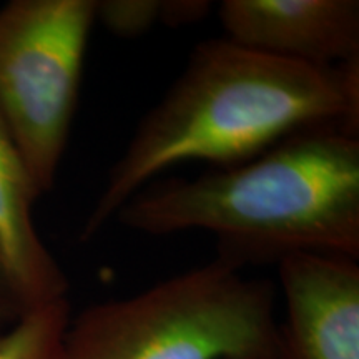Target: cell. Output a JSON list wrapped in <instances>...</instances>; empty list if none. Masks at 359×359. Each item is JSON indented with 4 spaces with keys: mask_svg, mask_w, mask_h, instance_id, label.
<instances>
[{
    "mask_svg": "<svg viewBox=\"0 0 359 359\" xmlns=\"http://www.w3.org/2000/svg\"><path fill=\"white\" fill-rule=\"evenodd\" d=\"M358 133L359 60L318 69L268 57L228 39L196 45L165 97L138 123L82 228L88 241L168 168L230 167L314 128Z\"/></svg>",
    "mask_w": 359,
    "mask_h": 359,
    "instance_id": "6da1fadb",
    "label": "cell"
},
{
    "mask_svg": "<svg viewBox=\"0 0 359 359\" xmlns=\"http://www.w3.org/2000/svg\"><path fill=\"white\" fill-rule=\"evenodd\" d=\"M115 222L150 236L212 233L233 266L299 253L359 259V137L326 127L193 178L154 180Z\"/></svg>",
    "mask_w": 359,
    "mask_h": 359,
    "instance_id": "7a4b0ae2",
    "label": "cell"
},
{
    "mask_svg": "<svg viewBox=\"0 0 359 359\" xmlns=\"http://www.w3.org/2000/svg\"><path fill=\"white\" fill-rule=\"evenodd\" d=\"M276 293L215 258L70 318L64 359H276Z\"/></svg>",
    "mask_w": 359,
    "mask_h": 359,
    "instance_id": "3957f363",
    "label": "cell"
},
{
    "mask_svg": "<svg viewBox=\"0 0 359 359\" xmlns=\"http://www.w3.org/2000/svg\"><path fill=\"white\" fill-rule=\"evenodd\" d=\"M95 4L12 0L0 8V116L42 195L69 143Z\"/></svg>",
    "mask_w": 359,
    "mask_h": 359,
    "instance_id": "277c9868",
    "label": "cell"
},
{
    "mask_svg": "<svg viewBox=\"0 0 359 359\" xmlns=\"http://www.w3.org/2000/svg\"><path fill=\"white\" fill-rule=\"evenodd\" d=\"M285 321L276 359H359V264L299 253L278 263Z\"/></svg>",
    "mask_w": 359,
    "mask_h": 359,
    "instance_id": "5b68a950",
    "label": "cell"
},
{
    "mask_svg": "<svg viewBox=\"0 0 359 359\" xmlns=\"http://www.w3.org/2000/svg\"><path fill=\"white\" fill-rule=\"evenodd\" d=\"M226 39L263 55L318 69L359 60L358 0H223Z\"/></svg>",
    "mask_w": 359,
    "mask_h": 359,
    "instance_id": "8992f818",
    "label": "cell"
},
{
    "mask_svg": "<svg viewBox=\"0 0 359 359\" xmlns=\"http://www.w3.org/2000/svg\"><path fill=\"white\" fill-rule=\"evenodd\" d=\"M42 195L0 116V257L20 308L67 298L69 281L39 235L34 205Z\"/></svg>",
    "mask_w": 359,
    "mask_h": 359,
    "instance_id": "52a82bcc",
    "label": "cell"
},
{
    "mask_svg": "<svg viewBox=\"0 0 359 359\" xmlns=\"http://www.w3.org/2000/svg\"><path fill=\"white\" fill-rule=\"evenodd\" d=\"M70 318L67 298L27 309L0 333V359H64Z\"/></svg>",
    "mask_w": 359,
    "mask_h": 359,
    "instance_id": "ba28073f",
    "label": "cell"
},
{
    "mask_svg": "<svg viewBox=\"0 0 359 359\" xmlns=\"http://www.w3.org/2000/svg\"><path fill=\"white\" fill-rule=\"evenodd\" d=\"M161 0H97L95 24L118 39H138L160 24Z\"/></svg>",
    "mask_w": 359,
    "mask_h": 359,
    "instance_id": "9c48e42d",
    "label": "cell"
},
{
    "mask_svg": "<svg viewBox=\"0 0 359 359\" xmlns=\"http://www.w3.org/2000/svg\"><path fill=\"white\" fill-rule=\"evenodd\" d=\"M213 4L206 0H161L160 24L168 27H185L203 20Z\"/></svg>",
    "mask_w": 359,
    "mask_h": 359,
    "instance_id": "30bf717a",
    "label": "cell"
},
{
    "mask_svg": "<svg viewBox=\"0 0 359 359\" xmlns=\"http://www.w3.org/2000/svg\"><path fill=\"white\" fill-rule=\"evenodd\" d=\"M22 313H24V309L20 308L15 294H13L6 266H4L2 257H0V320L4 318V320L15 321Z\"/></svg>",
    "mask_w": 359,
    "mask_h": 359,
    "instance_id": "8fae6325",
    "label": "cell"
}]
</instances>
